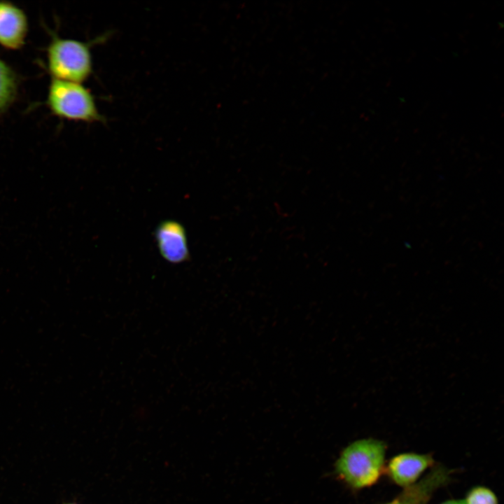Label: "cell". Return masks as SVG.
Here are the masks:
<instances>
[{"mask_svg": "<svg viewBox=\"0 0 504 504\" xmlns=\"http://www.w3.org/2000/svg\"><path fill=\"white\" fill-rule=\"evenodd\" d=\"M46 105L59 118L85 122L104 120L92 94L80 83L51 78Z\"/></svg>", "mask_w": 504, "mask_h": 504, "instance_id": "3957f363", "label": "cell"}, {"mask_svg": "<svg viewBox=\"0 0 504 504\" xmlns=\"http://www.w3.org/2000/svg\"><path fill=\"white\" fill-rule=\"evenodd\" d=\"M28 20L24 11L8 1H0V45L16 50L25 43Z\"/></svg>", "mask_w": 504, "mask_h": 504, "instance_id": "8992f818", "label": "cell"}, {"mask_svg": "<svg viewBox=\"0 0 504 504\" xmlns=\"http://www.w3.org/2000/svg\"><path fill=\"white\" fill-rule=\"evenodd\" d=\"M18 90L17 76L13 69L0 59V114L11 106Z\"/></svg>", "mask_w": 504, "mask_h": 504, "instance_id": "ba28073f", "label": "cell"}, {"mask_svg": "<svg viewBox=\"0 0 504 504\" xmlns=\"http://www.w3.org/2000/svg\"><path fill=\"white\" fill-rule=\"evenodd\" d=\"M90 46V43L52 34L46 50L52 78L80 83L86 80L92 72Z\"/></svg>", "mask_w": 504, "mask_h": 504, "instance_id": "7a4b0ae2", "label": "cell"}, {"mask_svg": "<svg viewBox=\"0 0 504 504\" xmlns=\"http://www.w3.org/2000/svg\"><path fill=\"white\" fill-rule=\"evenodd\" d=\"M463 502L465 504H498L496 493L484 486H475L470 489Z\"/></svg>", "mask_w": 504, "mask_h": 504, "instance_id": "9c48e42d", "label": "cell"}, {"mask_svg": "<svg viewBox=\"0 0 504 504\" xmlns=\"http://www.w3.org/2000/svg\"><path fill=\"white\" fill-rule=\"evenodd\" d=\"M156 237L160 253L168 261L178 263L188 258L185 231L178 223L172 221L163 223L158 228Z\"/></svg>", "mask_w": 504, "mask_h": 504, "instance_id": "52a82bcc", "label": "cell"}, {"mask_svg": "<svg viewBox=\"0 0 504 504\" xmlns=\"http://www.w3.org/2000/svg\"><path fill=\"white\" fill-rule=\"evenodd\" d=\"M452 470L434 465L420 481L405 487L391 501L383 504H428L435 491L451 480Z\"/></svg>", "mask_w": 504, "mask_h": 504, "instance_id": "5b68a950", "label": "cell"}, {"mask_svg": "<svg viewBox=\"0 0 504 504\" xmlns=\"http://www.w3.org/2000/svg\"><path fill=\"white\" fill-rule=\"evenodd\" d=\"M434 463L431 454L400 453L386 463L384 474L393 483L405 488L415 484Z\"/></svg>", "mask_w": 504, "mask_h": 504, "instance_id": "277c9868", "label": "cell"}, {"mask_svg": "<svg viewBox=\"0 0 504 504\" xmlns=\"http://www.w3.org/2000/svg\"><path fill=\"white\" fill-rule=\"evenodd\" d=\"M387 445L375 438H363L345 447L335 465L337 478L354 492L376 484L385 472Z\"/></svg>", "mask_w": 504, "mask_h": 504, "instance_id": "6da1fadb", "label": "cell"}, {"mask_svg": "<svg viewBox=\"0 0 504 504\" xmlns=\"http://www.w3.org/2000/svg\"><path fill=\"white\" fill-rule=\"evenodd\" d=\"M69 504H74V503H69Z\"/></svg>", "mask_w": 504, "mask_h": 504, "instance_id": "8fae6325", "label": "cell"}, {"mask_svg": "<svg viewBox=\"0 0 504 504\" xmlns=\"http://www.w3.org/2000/svg\"><path fill=\"white\" fill-rule=\"evenodd\" d=\"M440 504H465L462 500L450 499L445 500Z\"/></svg>", "mask_w": 504, "mask_h": 504, "instance_id": "30bf717a", "label": "cell"}]
</instances>
